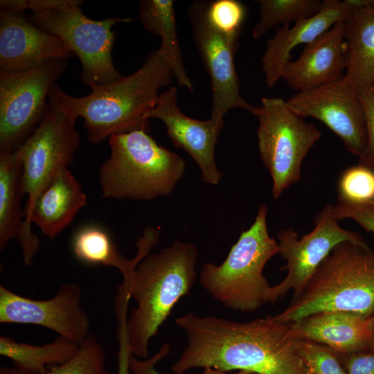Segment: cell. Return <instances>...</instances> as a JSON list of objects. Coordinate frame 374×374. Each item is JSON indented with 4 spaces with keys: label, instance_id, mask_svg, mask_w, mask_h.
<instances>
[{
    "label": "cell",
    "instance_id": "1",
    "mask_svg": "<svg viewBox=\"0 0 374 374\" xmlns=\"http://www.w3.org/2000/svg\"><path fill=\"white\" fill-rule=\"evenodd\" d=\"M176 325L187 345L172 366L174 374L204 368V374H309L288 323L273 316L237 322L193 312Z\"/></svg>",
    "mask_w": 374,
    "mask_h": 374
},
{
    "label": "cell",
    "instance_id": "2",
    "mask_svg": "<svg viewBox=\"0 0 374 374\" xmlns=\"http://www.w3.org/2000/svg\"><path fill=\"white\" fill-rule=\"evenodd\" d=\"M174 78L169 64L155 49L134 73L107 84H92L85 96H71L56 82L48 98L51 107L75 119L82 117L89 141L97 144L114 134L147 131V114L156 105L159 89L171 85Z\"/></svg>",
    "mask_w": 374,
    "mask_h": 374
},
{
    "label": "cell",
    "instance_id": "3",
    "mask_svg": "<svg viewBox=\"0 0 374 374\" xmlns=\"http://www.w3.org/2000/svg\"><path fill=\"white\" fill-rule=\"evenodd\" d=\"M198 258L192 243L174 241L158 253H149L137 265L130 283V297L136 306L127 315L130 353L149 357V344L177 302L187 295L196 278Z\"/></svg>",
    "mask_w": 374,
    "mask_h": 374
},
{
    "label": "cell",
    "instance_id": "4",
    "mask_svg": "<svg viewBox=\"0 0 374 374\" xmlns=\"http://www.w3.org/2000/svg\"><path fill=\"white\" fill-rule=\"evenodd\" d=\"M323 311L374 314V250L367 243L344 241L337 244L301 294L273 317L290 323Z\"/></svg>",
    "mask_w": 374,
    "mask_h": 374
},
{
    "label": "cell",
    "instance_id": "5",
    "mask_svg": "<svg viewBox=\"0 0 374 374\" xmlns=\"http://www.w3.org/2000/svg\"><path fill=\"white\" fill-rule=\"evenodd\" d=\"M111 155L100 169L105 198L150 200L170 194L182 177L186 162L161 146L146 130L109 138Z\"/></svg>",
    "mask_w": 374,
    "mask_h": 374
},
{
    "label": "cell",
    "instance_id": "6",
    "mask_svg": "<svg viewBox=\"0 0 374 374\" xmlns=\"http://www.w3.org/2000/svg\"><path fill=\"white\" fill-rule=\"evenodd\" d=\"M267 208L260 206L253 223L243 231L220 265L207 262L199 273L202 287L228 309L252 312L271 303V287L263 274L267 262L279 253L267 230Z\"/></svg>",
    "mask_w": 374,
    "mask_h": 374
},
{
    "label": "cell",
    "instance_id": "7",
    "mask_svg": "<svg viewBox=\"0 0 374 374\" xmlns=\"http://www.w3.org/2000/svg\"><path fill=\"white\" fill-rule=\"evenodd\" d=\"M76 120L49 105L37 128L15 150L22 163V193L27 195L24 222L17 239L27 266L32 265L40 247L31 230V211L39 195L73 161L81 142Z\"/></svg>",
    "mask_w": 374,
    "mask_h": 374
},
{
    "label": "cell",
    "instance_id": "8",
    "mask_svg": "<svg viewBox=\"0 0 374 374\" xmlns=\"http://www.w3.org/2000/svg\"><path fill=\"white\" fill-rule=\"evenodd\" d=\"M83 2L60 0L55 6L32 12L29 20L60 38L78 57L82 66L80 78L87 86L107 84L122 77L112 57L116 38L112 27L118 23L130 22L132 19H91L80 8Z\"/></svg>",
    "mask_w": 374,
    "mask_h": 374
},
{
    "label": "cell",
    "instance_id": "9",
    "mask_svg": "<svg viewBox=\"0 0 374 374\" xmlns=\"http://www.w3.org/2000/svg\"><path fill=\"white\" fill-rule=\"evenodd\" d=\"M251 113L258 120L260 156L272 179V196L278 199L299 181L302 162L321 133L290 110L280 97L262 98Z\"/></svg>",
    "mask_w": 374,
    "mask_h": 374
},
{
    "label": "cell",
    "instance_id": "10",
    "mask_svg": "<svg viewBox=\"0 0 374 374\" xmlns=\"http://www.w3.org/2000/svg\"><path fill=\"white\" fill-rule=\"evenodd\" d=\"M67 65L60 58L24 71L0 70V152L15 150L37 128L49 108V91Z\"/></svg>",
    "mask_w": 374,
    "mask_h": 374
},
{
    "label": "cell",
    "instance_id": "11",
    "mask_svg": "<svg viewBox=\"0 0 374 374\" xmlns=\"http://www.w3.org/2000/svg\"><path fill=\"white\" fill-rule=\"evenodd\" d=\"M335 215L333 205L326 204L314 220L312 231L300 239L291 227L277 232L279 253L286 262L280 270L286 271L284 279L271 287V303L293 291L297 298L323 260L339 243L350 241L366 244L357 233L343 229Z\"/></svg>",
    "mask_w": 374,
    "mask_h": 374
},
{
    "label": "cell",
    "instance_id": "12",
    "mask_svg": "<svg viewBox=\"0 0 374 374\" xmlns=\"http://www.w3.org/2000/svg\"><path fill=\"white\" fill-rule=\"evenodd\" d=\"M208 2H193L188 9L194 43L210 76L212 89L211 117L222 120L231 109L251 113L254 107L240 95V84L234 64L241 32L224 33L216 28L207 15Z\"/></svg>",
    "mask_w": 374,
    "mask_h": 374
},
{
    "label": "cell",
    "instance_id": "13",
    "mask_svg": "<svg viewBox=\"0 0 374 374\" xmlns=\"http://www.w3.org/2000/svg\"><path fill=\"white\" fill-rule=\"evenodd\" d=\"M297 116L314 118L343 141L346 150L360 158L366 144V121L359 96L344 76L298 92L286 101Z\"/></svg>",
    "mask_w": 374,
    "mask_h": 374
},
{
    "label": "cell",
    "instance_id": "14",
    "mask_svg": "<svg viewBox=\"0 0 374 374\" xmlns=\"http://www.w3.org/2000/svg\"><path fill=\"white\" fill-rule=\"evenodd\" d=\"M82 292L75 283L62 285L47 300H34L0 286V323L45 327L79 345L89 334L90 321L81 307Z\"/></svg>",
    "mask_w": 374,
    "mask_h": 374
},
{
    "label": "cell",
    "instance_id": "15",
    "mask_svg": "<svg viewBox=\"0 0 374 374\" xmlns=\"http://www.w3.org/2000/svg\"><path fill=\"white\" fill-rule=\"evenodd\" d=\"M161 120L175 146L186 151L197 164L204 182L217 185L222 174L215 157V145L224 120L211 118L200 121L185 115L177 103V88L171 86L161 93L156 105L146 115Z\"/></svg>",
    "mask_w": 374,
    "mask_h": 374
},
{
    "label": "cell",
    "instance_id": "16",
    "mask_svg": "<svg viewBox=\"0 0 374 374\" xmlns=\"http://www.w3.org/2000/svg\"><path fill=\"white\" fill-rule=\"evenodd\" d=\"M23 14L0 10V70L24 71L51 60L73 57L60 38L40 29Z\"/></svg>",
    "mask_w": 374,
    "mask_h": 374
},
{
    "label": "cell",
    "instance_id": "17",
    "mask_svg": "<svg viewBox=\"0 0 374 374\" xmlns=\"http://www.w3.org/2000/svg\"><path fill=\"white\" fill-rule=\"evenodd\" d=\"M288 324L296 339L323 344L339 355L373 350L374 314L323 311Z\"/></svg>",
    "mask_w": 374,
    "mask_h": 374
},
{
    "label": "cell",
    "instance_id": "18",
    "mask_svg": "<svg viewBox=\"0 0 374 374\" xmlns=\"http://www.w3.org/2000/svg\"><path fill=\"white\" fill-rule=\"evenodd\" d=\"M356 8L352 0L321 1V6L313 16L294 23L292 28L283 26L267 42L262 57V69L268 88L274 87L285 64L291 60V51L296 46L308 44L328 31L338 21H345Z\"/></svg>",
    "mask_w": 374,
    "mask_h": 374
},
{
    "label": "cell",
    "instance_id": "19",
    "mask_svg": "<svg viewBox=\"0 0 374 374\" xmlns=\"http://www.w3.org/2000/svg\"><path fill=\"white\" fill-rule=\"evenodd\" d=\"M344 21L305 45L299 57L284 66L281 78L298 92L311 89L341 76L346 68Z\"/></svg>",
    "mask_w": 374,
    "mask_h": 374
},
{
    "label": "cell",
    "instance_id": "20",
    "mask_svg": "<svg viewBox=\"0 0 374 374\" xmlns=\"http://www.w3.org/2000/svg\"><path fill=\"white\" fill-rule=\"evenodd\" d=\"M86 204L87 196L80 184L68 168L64 169L37 197L31 211L30 222L53 240Z\"/></svg>",
    "mask_w": 374,
    "mask_h": 374
},
{
    "label": "cell",
    "instance_id": "21",
    "mask_svg": "<svg viewBox=\"0 0 374 374\" xmlns=\"http://www.w3.org/2000/svg\"><path fill=\"white\" fill-rule=\"evenodd\" d=\"M346 44V80L359 97L374 81V0L355 8L344 21Z\"/></svg>",
    "mask_w": 374,
    "mask_h": 374
},
{
    "label": "cell",
    "instance_id": "22",
    "mask_svg": "<svg viewBox=\"0 0 374 374\" xmlns=\"http://www.w3.org/2000/svg\"><path fill=\"white\" fill-rule=\"evenodd\" d=\"M159 239V231L156 228L146 227L136 242V256L132 259H126L105 230L89 225L75 233L72 248L79 260L87 264L114 267L121 272L123 279H129L133 276L139 262L150 252Z\"/></svg>",
    "mask_w": 374,
    "mask_h": 374
},
{
    "label": "cell",
    "instance_id": "23",
    "mask_svg": "<svg viewBox=\"0 0 374 374\" xmlns=\"http://www.w3.org/2000/svg\"><path fill=\"white\" fill-rule=\"evenodd\" d=\"M139 19L148 32L161 39L160 53L171 67L179 86L193 91L194 86L184 64L179 43L172 0H143L139 5Z\"/></svg>",
    "mask_w": 374,
    "mask_h": 374
},
{
    "label": "cell",
    "instance_id": "24",
    "mask_svg": "<svg viewBox=\"0 0 374 374\" xmlns=\"http://www.w3.org/2000/svg\"><path fill=\"white\" fill-rule=\"evenodd\" d=\"M22 163L17 152H0V249L17 238L24 222Z\"/></svg>",
    "mask_w": 374,
    "mask_h": 374
},
{
    "label": "cell",
    "instance_id": "25",
    "mask_svg": "<svg viewBox=\"0 0 374 374\" xmlns=\"http://www.w3.org/2000/svg\"><path fill=\"white\" fill-rule=\"evenodd\" d=\"M80 345L59 335L53 341L34 346L0 337V355L10 359L15 368L24 374H44L48 366H57L71 359Z\"/></svg>",
    "mask_w": 374,
    "mask_h": 374
},
{
    "label": "cell",
    "instance_id": "26",
    "mask_svg": "<svg viewBox=\"0 0 374 374\" xmlns=\"http://www.w3.org/2000/svg\"><path fill=\"white\" fill-rule=\"evenodd\" d=\"M260 19L253 29V37L259 39L280 24L290 26L319 12V0H259Z\"/></svg>",
    "mask_w": 374,
    "mask_h": 374
},
{
    "label": "cell",
    "instance_id": "27",
    "mask_svg": "<svg viewBox=\"0 0 374 374\" xmlns=\"http://www.w3.org/2000/svg\"><path fill=\"white\" fill-rule=\"evenodd\" d=\"M44 374H109L105 353L97 337L89 333L77 353L64 364L53 366Z\"/></svg>",
    "mask_w": 374,
    "mask_h": 374
},
{
    "label": "cell",
    "instance_id": "28",
    "mask_svg": "<svg viewBox=\"0 0 374 374\" xmlns=\"http://www.w3.org/2000/svg\"><path fill=\"white\" fill-rule=\"evenodd\" d=\"M338 198L354 202H374V170L362 165L346 169L337 183Z\"/></svg>",
    "mask_w": 374,
    "mask_h": 374
},
{
    "label": "cell",
    "instance_id": "29",
    "mask_svg": "<svg viewBox=\"0 0 374 374\" xmlns=\"http://www.w3.org/2000/svg\"><path fill=\"white\" fill-rule=\"evenodd\" d=\"M296 346L309 374H347L331 348L308 340H297Z\"/></svg>",
    "mask_w": 374,
    "mask_h": 374
},
{
    "label": "cell",
    "instance_id": "30",
    "mask_svg": "<svg viewBox=\"0 0 374 374\" xmlns=\"http://www.w3.org/2000/svg\"><path fill=\"white\" fill-rule=\"evenodd\" d=\"M245 13L243 4L236 0L208 2L207 15L210 22L224 33L241 32Z\"/></svg>",
    "mask_w": 374,
    "mask_h": 374
},
{
    "label": "cell",
    "instance_id": "31",
    "mask_svg": "<svg viewBox=\"0 0 374 374\" xmlns=\"http://www.w3.org/2000/svg\"><path fill=\"white\" fill-rule=\"evenodd\" d=\"M333 211L339 221L351 219L366 231L374 233V202H354L337 198Z\"/></svg>",
    "mask_w": 374,
    "mask_h": 374
},
{
    "label": "cell",
    "instance_id": "32",
    "mask_svg": "<svg viewBox=\"0 0 374 374\" xmlns=\"http://www.w3.org/2000/svg\"><path fill=\"white\" fill-rule=\"evenodd\" d=\"M366 115V144L358 164L374 170V89H371L360 96Z\"/></svg>",
    "mask_w": 374,
    "mask_h": 374
},
{
    "label": "cell",
    "instance_id": "33",
    "mask_svg": "<svg viewBox=\"0 0 374 374\" xmlns=\"http://www.w3.org/2000/svg\"><path fill=\"white\" fill-rule=\"evenodd\" d=\"M170 351V345L163 343L156 353L145 359H139L131 353L129 359L130 374H161L157 370L156 366L166 358Z\"/></svg>",
    "mask_w": 374,
    "mask_h": 374
},
{
    "label": "cell",
    "instance_id": "34",
    "mask_svg": "<svg viewBox=\"0 0 374 374\" xmlns=\"http://www.w3.org/2000/svg\"><path fill=\"white\" fill-rule=\"evenodd\" d=\"M338 355L347 374H374V350Z\"/></svg>",
    "mask_w": 374,
    "mask_h": 374
},
{
    "label": "cell",
    "instance_id": "35",
    "mask_svg": "<svg viewBox=\"0 0 374 374\" xmlns=\"http://www.w3.org/2000/svg\"><path fill=\"white\" fill-rule=\"evenodd\" d=\"M117 338L118 341L117 374H130L129 359L131 353L128 346L127 325L125 322L118 323Z\"/></svg>",
    "mask_w": 374,
    "mask_h": 374
},
{
    "label": "cell",
    "instance_id": "36",
    "mask_svg": "<svg viewBox=\"0 0 374 374\" xmlns=\"http://www.w3.org/2000/svg\"><path fill=\"white\" fill-rule=\"evenodd\" d=\"M0 374H24L16 368H7V367H2L0 370Z\"/></svg>",
    "mask_w": 374,
    "mask_h": 374
},
{
    "label": "cell",
    "instance_id": "37",
    "mask_svg": "<svg viewBox=\"0 0 374 374\" xmlns=\"http://www.w3.org/2000/svg\"><path fill=\"white\" fill-rule=\"evenodd\" d=\"M371 89H374V81H373V87Z\"/></svg>",
    "mask_w": 374,
    "mask_h": 374
},
{
    "label": "cell",
    "instance_id": "38",
    "mask_svg": "<svg viewBox=\"0 0 374 374\" xmlns=\"http://www.w3.org/2000/svg\"><path fill=\"white\" fill-rule=\"evenodd\" d=\"M373 350H374V344H373Z\"/></svg>",
    "mask_w": 374,
    "mask_h": 374
}]
</instances>
